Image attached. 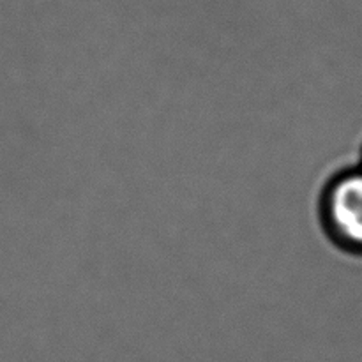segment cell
<instances>
[{
	"label": "cell",
	"instance_id": "cell-1",
	"mask_svg": "<svg viewBox=\"0 0 362 362\" xmlns=\"http://www.w3.org/2000/svg\"><path fill=\"white\" fill-rule=\"evenodd\" d=\"M324 211L336 239L362 247V173H346L334 180L325 194Z\"/></svg>",
	"mask_w": 362,
	"mask_h": 362
}]
</instances>
